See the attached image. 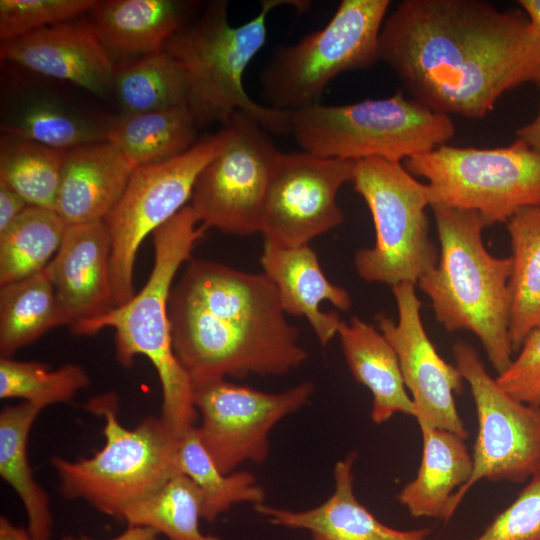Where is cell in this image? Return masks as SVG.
<instances>
[{
    "instance_id": "cell-32",
    "label": "cell",
    "mask_w": 540,
    "mask_h": 540,
    "mask_svg": "<svg viewBox=\"0 0 540 540\" xmlns=\"http://www.w3.org/2000/svg\"><path fill=\"white\" fill-rule=\"evenodd\" d=\"M202 506L197 485L177 474L152 495L130 505L120 521L150 527L168 540H223L201 532Z\"/></svg>"
},
{
    "instance_id": "cell-22",
    "label": "cell",
    "mask_w": 540,
    "mask_h": 540,
    "mask_svg": "<svg viewBox=\"0 0 540 540\" xmlns=\"http://www.w3.org/2000/svg\"><path fill=\"white\" fill-rule=\"evenodd\" d=\"M134 169L108 141L67 150L57 213L66 225L103 221L122 196Z\"/></svg>"
},
{
    "instance_id": "cell-9",
    "label": "cell",
    "mask_w": 540,
    "mask_h": 540,
    "mask_svg": "<svg viewBox=\"0 0 540 540\" xmlns=\"http://www.w3.org/2000/svg\"><path fill=\"white\" fill-rule=\"evenodd\" d=\"M390 3L342 0L324 27L278 48L260 74L265 105L291 112L318 104L340 73L374 65Z\"/></svg>"
},
{
    "instance_id": "cell-31",
    "label": "cell",
    "mask_w": 540,
    "mask_h": 540,
    "mask_svg": "<svg viewBox=\"0 0 540 540\" xmlns=\"http://www.w3.org/2000/svg\"><path fill=\"white\" fill-rule=\"evenodd\" d=\"M66 151L2 133L0 183L28 205L56 211Z\"/></svg>"
},
{
    "instance_id": "cell-43",
    "label": "cell",
    "mask_w": 540,
    "mask_h": 540,
    "mask_svg": "<svg viewBox=\"0 0 540 540\" xmlns=\"http://www.w3.org/2000/svg\"><path fill=\"white\" fill-rule=\"evenodd\" d=\"M519 5L540 40V0H520Z\"/></svg>"
},
{
    "instance_id": "cell-17",
    "label": "cell",
    "mask_w": 540,
    "mask_h": 540,
    "mask_svg": "<svg viewBox=\"0 0 540 540\" xmlns=\"http://www.w3.org/2000/svg\"><path fill=\"white\" fill-rule=\"evenodd\" d=\"M0 56L98 96L113 90L116 66L88 20L74 19L2 42Z\"/></svg>"
},
{
    "instance_id": "cell-5",
    "label": "cell",
    "mask_w": 540,
    "mask_h": 540,
    "mask_svg": "<svg viewBox=\"0 0 540 540\" xmlns=\"http://www.w3.org/2000/svg\"><path fill=\"white\" fill-rule=\"evenodd\" d=\"M283 2L262 1L256 16L233 26L227 1H213L198 20L185 24L166 42L163 50L183 72L186 105L197 127L213 122L225 125L242 111L270 133L290 134V111L255 102L243 85L246 68L266 41L267 15Z\"/></svg>"
},
{
    "instance_id": "cell-3",
    "label": "cell",
    "mask_w": 540,
    "mask_h": 540,
    "mask_svg": "<svg viewBox=\"0 0 540 540\" xmlns=\"http://www.w3.org/2000/svg\"><path fill=\"white\" fill-rule=\"evenodd\" d=\"M205 230L189 204L183 207L152 234L154 262L143 288L124 304L70 328L78 336L113 329L116 360L124 368L133 366L138 355L148 358L162 390L159 417L179 436L197 425L198 414L193 384L172 346L169 297L175 275Z\"/></svg>"
},
{
    "instance_id": "cell-36",
    "label": "cell",
    "mask_w": 540,
    "mask_h": 540,
    "mask_svg": "<svg viewBox=\"0 0 540 540\" xmlns=\"http://www.w3.org/2000/svg\"><path fill=\"white\" fill-rule=\"evenodd\" d=\"M95 3V0H1V43L74 20Z\"/></svg>"
},
{
    "instance_id": "cell-21",
    "label": "cell",
    "mask_w": 540,
    "mask_h": 540,
    "mask_svg": "<svg viewBox=\"0 0 540 540\" xmlns=\"http://www.w3.org/2000/svg\"><path fill=\"white\" fill-rule=\"evenodd\" d=\"M192 5L176 0L96 1L88 21L119 67L163 51L186 24Z\"/></svg>"
},
{
    "instance_id": "cell-10",
    "label": "cell",
    "mask_w": 540,
    "mask_h": 540,
    "mask_svg": "<svg viewBox=\"0 0 540 540\" xmlns=\"http://www.w3.org/2000/svg\"><path fill=\"white\" fill-rule=\"evenodd\" d=\"M403 162L427 180L430 206L475 211L487 226L540 207V151L518 139L496 148L445 144Z\"/></svg>"
},
{
    "instance_id": "cell-25",
    "label": "cell",
    "mask_w": 540,
    "mask_h": 540,
    "mask_svg": "<svg viewBox=\"0 0 540 540\" xmlns=\"http://www.w3.org/2000/svg\"><path fill=\"white\" fill-rule=\"evenodd\" d=\"M42 410L21 401L0 412V475L21 500L26 529L34 540H50L53 532L48 494L37 482L28 458L30 430Z\"/></svg>"
},
{
    "instance_id": "cell-20",
    "label": "cell",
    "mask_w": 540,
    "mask_h": 540,
    "mask_svg": "<svg viewBox=\"0 0 540 540\" xmlns=\"http://www.w3.org/2000/svg\"><path fill=\"white\" fill-rule=\"evenodd\" d=\"M355 453L336 462L334 490L320 505L290 510L264 503L255 510L274 525L303 529L313 540H425L430 529L398 530L380 522L354 493Z\"/></svg>"
},
{
    "instance_id": "cell-19",
    "label": "cell",
    "mask_w": 540,
    "mask_h": 540,
    "mask_svg": "<svg viewBox=\"0 0 540 540\" xmlns=\"http://www.w3.org/2000/svg\"><path fill=\"white\" fill-rule=\"evenodd\" d=\"M260 264L276 287L286 314L305 318L322 346L337 336L342 322L339 314L324 312L320 305L329 302L348 311L352 299L346 289L327 278L309 245L288 247L264 239Z\"/></svg>"
},
{
    "instance_id": "cell-27",
    "label": "cell",
    "mask_w": 540,
    "mask_h": 540,
    "mask_svg": "<svg viewBox=\"0 0 540 540\" xmlns=\"http://www.w3.org/2000/svg\"><path fill=\"white\" fill-rule=\"evenodd\" d=\"M506 224L511 245L509 336L517 353L540 328V207L522 209Z\"/></svg>"
},
{
    "instance_id": "cell-6",
    "label": "cell",
    "mask_w": 540,
    "mask_h": 540,
    "mask_svg": "<svg viewBox=\"0 0 540 540\" xmlns=\"http://www.w3.org/2000/svg\"><path fill=\"white\" fill-rule=\"evenodd\" d=\"M89 412L104 419L103 447L92 457L70 461L58 456L50 464L66 499H80L118 521L124 511L181 474L177 465L180 437L160 417L148 416L134 428L119 420L114 392L91 398Z\"/></svg>"
},
{
    "instance_id": "cell-26",
    "label": "cell",
    "mask_w": 540,
    "mask_h": 540,
    "mask_svg": "<svg viewBox=\"0 0 540 540\" xmlns=\"http://www.w3.org/2000/svg\"><path fill=\"white\" fill-rule=\"evenodd\" d=\"M196 122L187 106L124 114L109 124L107 141L135 167L175 158L197 141Z\"/></svg>"
},
{
    "instance_id": "cell-24",
    "label": "cell",
    "mask_w": 540,
    "mask_h": 540,
    "mask_svg": "<svg viewBox=\"0 0 540 540\" xmlns=\"http://www.w3.org/2000/svg\"><path fill=\"white\" fill-rule=\"evenodd\" d=\"M337 336L352 376L372 395L371 420L383 424L396 413L415 418L398 357L380 330L353 316L341 322Z\"/></svg>"
},
{
    "instance_id": "cell-29",
    "label": "cell",
    "mask_w": 540,
    "mask_h": 540,
    "mask_svg": "<svg viewBox=\"0 0 540 540\" xmlns=\"http://www.w3.org/2000/svg\"><path fill=\"white\" fill-rule=\"evenodd\" d=\"M179 472L188 476L200 489L203 497L202 519L214 521L233 506L264 503L265 490L248 471L223 473L202 444L196 426L187 430L179 440L177 450Z\"/></svg>"
},
{
    "instance_id": "cell-37",
    "label": "cell",
    "mask_w": 540,
    "mask_h": 540,
    "mask_svg": "<svg viewBox=\"0 0 540 540\" xmlns=\"http://www.w3.org/2000/svg\"><path fill=\"white\" fill-rule=\"evenodd\" d=\"M473 540H540V469L515 500Z\"/></svg>"
},
{
    "instance_id": "cell-41",
    "label": "cell",
    "mask_w": 540,
    "mask_h": 540,
    "mask_svg": "<svg viewBox=\"0 0 540 540\" xmlns=\"http://www.w3.org/2000/svg\"><path fill=\"white\" fill-rule=\"evenodd\" d=\"M516 136L518 140L523 141L529 147L540 151V107L536 117L520 127L516 131Z\"/></svg>"
},
{
    "instance_id": "cell-30",
    "label": "cell",
    "mask_w": 540,
    "mask_h": 540,
    "mask_svg": "<svg viewBox=\"0 0 540 540\" xmlns=\"http://www.w3.org/2000/svg\"><path fill=\"white\" fill-rule=\"evenodd\" d=\"M66 226L57 211L27 206L0 233V286L43 271L58 251Z\"/></svg>"
},
{
    "instance_id": "cell-18",
    "label": "cell",
    "mask_w": 540,
    "mask_h": 540,
    "mask_svg": "<svg viewBox=\"0 0 540 540\" xmlns=\"http://www.w3.org/2000/svg\"><path fill=\"white\" fill-rule=\"evenodd\" d=\"M44 270L70 328L115 307L111 241L103 221L67 225L58 251Z\"/></svg>"
},
{
    "instance_id": "cell-8",
    "label": "cell",
    "mask_w": 540,
    "mask_h": 540,
    "mask_svg": "<svg viewBox=\"0 0 540 540\" xmlns=\"http://www.w3.org/2000/svg\"><path fill=\"white\" fill-rule=\"evenodd\" d=\"M352 183L375 228L374 246L359 249L354 257L359 277L391 287L416 285L439 259L429 236L427 184L415 179L401 162L378 157L357 160Z\"/></svg>"
},
{
    "instance_id": "cell-12",
    "label": "cell",
    "mask_w": 540,
    "mask_h": 540,
    "mask_svg": "<svg viewBox=\"0 0 540 540\" xmlns=\"http://www.w3.org/2000/svg\"><path fill=\"white\" fill-rule=\"evenodd\" d=\"M453 355L473 397L478 431L472 474L453 495L449 518L481 480L522 483L540 469V406L523 403L503 390L470 344L458 340Z\"/></svg>"
},
{
    "instance_id": "cell-16",
    "label": "cell",
    "mask_w": 540,
    "mask_h": 540,
    "mask_svg": "<svg viewBox=\"0 0 540 540\" xmlns=\"http://www.w3.org/2000/svg\"><path fill=\"white\" fill-rule=\"evenodd\" d=\"M391 288L397 322L384 314H377L375 319L377 328L398 357L406 389L416 408L415 419L452 431L466 440L468 430L455 402L464 379L456 365L446 362L429 339L415 284L401 283Z\"/></svg>"
},
{
    "instance_id": "cell-28",
    "label": "cell",
    "mask_w": 540,
    "mask_h": 540,
    "mask_svg": "<svg viewBox=\"0 0 540 540\" xmlns=\"http://www.w3.org/2000/svg\"><path fill=\"white\" fill-rule=\"evenodd\" d=\"M70 326L45 270L0 286V355L12 358L48 331Z\"/></svg>"
},
{
    "instance_id": "cell-7",
    "label": "cell",
    "mask_w": 540,
    "mask_h": 540,
    "mask_svg": "<svg viewBox=\"0 0 540 540\" xmlns=\"http://www.w3.org/2000/svg\"><path fill=\"white\" fill-rule=\"evenodd\" d=\"M456 133L450 116L402 91L347 105L320 103L290 112V134L304 151L349 160L401 162L445 145Z\"/></svg>"
},
{
    "instance_id": "cell-35",
    "label": "cell",
    "mask_w": 540,
    "mask_h": 540,
    "mask_svg": "<svg viewBox=\"0 0 540 540\" xmlns=\"http://www.w3.org/2000/svg\"><path fill=\"white\" fill-rule=\"evenodd\" d=\"M90 384L86 370L67 363L57 369L47 364L0 358V398H18L43 409L51 404L70 402Z\"/></svg>"
},
{
    "instance_id": "cell-34",
    "label": "cell",
    "mask_w": 540,
    "mask_h": 540,
    "mask_svg": "<svg viewBox=\"0 0 540 540\" xmlns=\"http://www.w3.org/2000/svg\"><path fill=\"white\" fill-rule=\"evenodd\" d=\"M108 125L78 115L49 99H34L19 107L1 125L3 134L69 150L107 141Z\"/></svg>"
},
{
    "instance_id": "cell-1",
    "label": "cell",
    "mask_w": 540,
    "mask_h": 540,
    "mask_svg": "<svg viewBox=\"0 0 540 540\" xmlns=\"http://www.w3.org/2000/svg\"><path fill=\"white\" fill-rule=\"evenodd\" d=\"M379 60L410 98L479 119L506 92L540 80V40L525 13L483 0H404L386 16Z\"/></svg>"
},
{
    "instance_id": "cell-38",
    "label": "cell",
    "mask_w": 540,
    "mask_h": 540,
    "mask_svg": "<svg viewBox=\"0 0 540 540\" xmlns=\"http://www.w3.org/2000/svg\"><path fill=\"white\" fill-rule=\"evenodd\" d=\"M517 353L496 381L515 399L540 406V328L526 337Z\"/></svg>"
},
{
    "instance_id": "cell-14",
    "label": "cell",
    "mask_w": 540,
    "mask_h": 540,
    "mask_svg": "<svg viewBox=\"0 0 540 540\" xmlns=\"http://www.w3.org/2000/svg\"><path fill=\"white\" fill-rule=\"evenodd\" d=\"M312 382L268 393L216 378L193 385L200 418L199 438L218 468L232 473L245 462L262 464L270 450L269 434L288 415L307 405Z\"/></svg>"
},
{
    "instance_id": "cell-23",
    "label": "cell",
    "mask_w": 540,
    "mask_h": 540,
    "mask_svg": "<svg viewBox=\"0 0 540 540\" xmlns=\"http://www.w3.org/2000/svg\"><path fill=\"white\" fill-rule=\"evenodd\" d=\"M417 423L422 436L420 465L397 499L413 517L448 521L453 495L471 477L472 455L465 439L456 433L422 420Z\"/></svg>"
},
{
    "instance_id": "cell-4",
    "label": "cell",
    "mask_w": 540,
    "mask_h": 540,
    "mask_svg": "<svg viewBox=\"0 0 540 540\" xmlns=\"http://www.w3.org/2000/svg\"><path fill=\"white\" fill-rule=\"evenodd\" d=\"M440 243L439 259L416 285L430 299L436 319L449 331H471L497 375L513 360L509 336V257L488 252V227L475 211L431 206Z\"/></svg>"
},
{
    "instance_id": "cell-42",
    "label": "cell",
    "mask_w": 540,
    "mask_h": 540,
    "mask_svg": "<svg viewBox=\"0 0 540 540\" xmlns=\"http://www.w3.org/2000/svg\"><path fill=\"white\" fill-rule=\"evenodd\" d=\"M0 540H34L26 528L12 523L6 516L0 518Z\"/></svg>"
},
{
    "instance_id": "cell-15",
    "label": "cell",
    "mask_w": 540,
    "mask_h": 540,
    "mask_svg": "<svg viewBox=\"0 0 540 540\" xmlns=\"http://www.w3.org/2000/svg\"><path fill=\"white\" fill-rule=\"evenodd\" d=\"M356 161L307 151L279 154L267 191L260 233L295 247L309 245L343 220L340 188L352 182Z\"/></svg>"
},
{
    "instance_id": "cell-13",
    "label": "cell",
    "mask_w": 540,
    "mask_h": 540,
    "mask_svg": "<svg viewBox=\"0 0 540 540\" xmlns=\"http://www.w3.org/2000/svg\"><path fill=\"white\" fill-rule=\"evenodd\" d=\"M225 125L231 129L230 139L198 175L189 206L205 229L241 236L260 233L280 152L269 132L242 111Z\"/></svg>"
},
{
    "instance_id": "cell-39",
    "label": "cell",
    "mask_w": 540,
    "mask_h": 540,
    "mask_svg": "<svg viewBox=\"0 0 540 540\" xmlns=\"http://www.w3.org/2000/svg\"><path fill=\"white\" fill-rule=\"evenodd\" d=\"M28 203L15 191L0 183V233L23 211Z\"/></svg>"
},
{
    "instance_id": "cell-33",
    "label": "cell",
    "mask_w": 540,
    "mask_h": 540,
    "mask_svg": "<svg viewBox=\"0 0 540 540\" xmlns=\"http://www.w3.org/2000/svg\"><path fill=\"white\" fill-rule=\"evenodd\" d=\"M113 90L125 114L187 106L183 72L164 50L116 67Z\"/></svg>"
},
{
    "instance_id": "cell-44",
    "label": "cell",
    "mask_w": 540,
    "mask_h": 540,
    "mask_svg": "<svg viewBox=\"0 0 540 540\" xmlns=\"http://www.w3.org/2000/svg\"><path fill=\"white\" fill-rule=\"evenodd\" d=\"M538 88L540 89V80L536 83Z\"/></svg>"
},
{
    "instance_id": "cell-40",
    "label": "cell",
    "mask_w": 540,
    "mask_h": 540,
    "mask_svg": "<svg viewBox=\"0 0 540 540\" xmlns=\"http://www.w3.org/2000/svg\"><path fill=\"white\" fill-rule=\"evenodd\" d=\"M159 534L150 527L141 525H127V528L118 536L107 540H158ZM61 540H98L88 536L66 535Z\"/></svg>"
},
{
    "instance_id": "cell-11",
    "label": "cell",
    "mask_w": 540,
    "mask_h": 540,
    "mask_svg": "<svg viewBox=\"0 0 540 540\" xmlns=\"http://www.w3.org/2000/svg\"><path fill=\"white\" fill-rule=\"evenodd\" d=\"M230 136L231 129L224 125L175 158L134 169L119 201L103 220L111 241L115 307L135 295L134 265L143 240L188 205L198 175Z\"/></svg>"
},
{
    "instance_id": "cell-2",
    "label": "cell",
    "mask_w": 540,
    "mask_h": 540,
    "mask_svg": "<svg viewBox=\"0 0 540 540\" xmlns=\"http://www.w3.org/2000/svg\"><path fill=\"white\" fill-rule=\"evenodd\" d=\"M169 318L175 356L193 385L284 376L308 358L264 273L190 258L171 289Z\"/></svg>"
}]
</instances>
